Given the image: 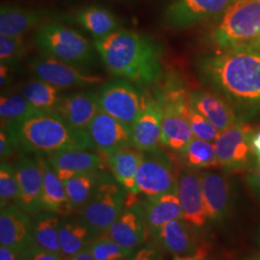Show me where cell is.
<instances>
[{"mask_svg": "<svg viewBox=\"0 0 260 260\" xmlns=\"http://www.w3.org/2000/svg\"><path fill=\"white\" fill-rule=\"evenodd\" d=\"M204 82L223 95L239 117L260 112V47L243 45L198 59Z\"/></svg>", "mask_w": 260, "mask_h": 260, "instance_id": "1", "label": "cell"}, {"mask_svg": "<svg viewBox=\"0 0 260 260\" xmlns=\"http://www.w3.org/2000/svg\"><path fill=\"white\" fill-rule=\"evenodd\" d=\"M94 47L108 72L121 79L147 87L162 77L160 48L138 32L121 28L94 41Z\"/></svg>", "mask_w": 260, "mask_h": 260, "instance_id": "2", "label": "cell"}, {"mask_svg": "<svg viewBox=\"0 0 260 260\" xmlns=\"http://www.w3.org/2000/svg\"><path fill=\"white\" fill-rule=\"evenodd\" d=\"M15 149L47 156L67 149H93L88 131L73 128L56 113L40 112L22 121L1 125Z\"/></svg>", "mask_w": 260, "mask_h": 260, "instance_id": "3", "label": "cell"}, {"mask_svg": "<svg viewBox=\"0 0 260 260\" xmlns=\"http://www.w3.org/2000/svg\"><path fill=\"white\" fill-rule=\"evenodd\" d=\"M34 44L42 54L80 69L93 65V45L78 31L57 22H44L36 28Z\"/></svg>", "mask_w": 260, "mask_h": 260, "instance_id": "4", "label": "cell"}, {"mask_svg": "<svg viewBox=\"0 0 260 260\" xmlns=\"http://www.w3.org/2000/svg\"><path fill=\"white\" fill-rule=\"evenodd\" d=\"M260 34V0H236L221 16L211 33L221 50L249 44Z\"/></svg>", "mask_w": 260, "mask_h": 260, "instance_id": "5", "label": "cell"}, {"mask_svg": "<svg viewBox=\"0 0 260 260\" xmlns=\"http://www.w3.org/2000/svg\"><path fill=\"white\" fill-rule=\"evenodd\" d=\"M157 94L162 104L161 144L181 152L194 138L189 122V93L180 84L171 82Z\"/></svg>", "mask_w": 260, "mask_h": 260, "instance_id": "6", "label": "cell"}, {"mask_svg": "<svg viewBox=\"0 0 260 260\" xmlns=\"http://www.w3.org/2000/svg\"><path fill=\"white\" fill-rule=\"evenodd\" d=\"M126 190L110 175L102 173L98 185L85 205L79 208V218L93 232L106 233L122 212Z\"/></svg>", "mask_w": 260, "mask_h": 260, "instance_id": "7", "label": "cell"}, {"mask_svg": "<svg viewBox=\"0 0 260 260\" xmlns=\"http://www.w3.org/2000/svg\"><path fill=\"white\" fill-rule=\"evenodd\" d=\"M254 132L243 121L220 132L213 144L219 165L224 172L239 173L251 169L255 156L252 148Z\"/></svg>", "mask_w": 260, "mask_h": 260, "instance_id": "8", "label": "cell"}, {"mask_svg": "<svg viewBox=\"0 0 260 260\" xmlns=\"http://www.w3.org/2000/svg\"><path fill=\"white\" fill-rule=\"evenodd\" d=\"M146 96L128 80L110 81L99 92L100 111L132 126L144 108Z\"/></svg>", "mask_w": 260, "mask_h": 260, "instance_id": "9", "label": "cell"}, {"mask_svg": "<svg viewBox=\"0 0 260 260\" xmlns=\"http://www.w3.org/2000/svg\"><path fill=\"white\" fill-rule=\"evenodd\" d=\"M136 184L138 193L147 197L177 193L178 176L167 154L159 149L145 152Z\"/></svg>", "mask_w": 260, "mask_h": 260, "instance_id": "10", "label": "cell"}, {"mask_svg": "<svg viewBox=\"0 0 260 260\" xmlns=\"http://www.w3.org/2000/svg\"><path fill=\"white\" fill-rule=\"evenodd\" d=\"M29 69L35 78L51 84L60 90L89 88L103 81L99 75L88 74L83 69L45 54L34 57L29 64Z\"/></svg>", "mask_w": 260, "mask_h": 260, "instance_id": "11", "label": "cell"}, {"mask_svg": "<svg viewBox=\"0 0 260 260\" xmlns=\"http://www.w3.org/2000/svg\"><path fill=\"white\" fill-rule=\"evenodd\" d=\"M236 0H171L164 12L167 28L181 30L221 17Z\"/></svg>", "mask_w": 260, "mask_h": 260, "instance_id": "12", "label": "cell"}, {"mask_svg": "<svg viewBox=\"0 0 260 260\" xmlns=\"http://www.w3.org/2000/svg\"><path fill=\"white\" fill-rule=\"evenodd\" d=\"M136 195L128 193L124 203L127 207L106 232V235L129 251H134L149 237L141 202L135 200Z\"/></svg>", "mask_w": 260, "mask_h": 260, "instance_id": "13", "label": "cell"}, {"mask_svg": "<svg viewBox=\"0 0 260 260\" xmlns=\"http://www.w3.org/2000/svg\"><path fill=\"white\" fill-rule=\"evenodd\" d=\"M87 131L93 147L106 157L131 147V126L103 111H99Z\"/></svg>", "mask_w": 260, "mask_h": 260, "instance_id": "14", "label": "cell"}, {"mask_svg": "<svg viewBox=\"0 0 260 260\" xmlns=\"http://www.w3.org/2000/svg\"><path fill=\"white\" fill-rule=\"evenodd\" d=\"M162 133V104L158 96L147 95L144 108L131 126L132 147L143 152L158 149Z\"/></svg>", "mask_w": 260, "mask_h": 260, "instance_id": "15", "label": "cell"}, {"mask_svg": "<svg viewBox=\"0 0 260 260\" xmlns=\"http://www.w3.org/2000/svg\"><path fill=\"white\" fill-rule=\"evenodd\" d=\"M20 189L19 205L28 215H35L43 211V167L38 156H23L15 164Z\"/></svg>", "mask_w": 260, "mask_h": 260, "instance_id": "16", "label": "cell"}, {"mask_svg": "<svg viewBox=\"0 0 260 260\" xmlns=\"http://www.w3.org/2000/svg\"><path fill=\"white\" fill-rule=\"evenodd\" d=\"M196 229L185 219H177L164 225L154 239L160 247L175 255L206 254V248L201 244Z\"/></svg>", "mask_w": 260, "mask_h": 260, "instance_id": "17", "label": "cell"}, {"mask_svg": "<svg viewBox=\"0 0 260 260\" xmlns=\"http://www.w3.org/2000/svg\"><path fill=\"white\" fill-rule=\"evenodd\" d=\"M177 196L183 219L197 228L205 225L208 217L205 210L201 173L190 170L178 175Z\"/></svg>", "mask_w": 260, "mask_h": 260, "instance_id": "18", "label": "cell"}, {"mask_svg": "<svg viewBox=\"0 0 260 260\" xmlns=\"http://www.w3.org/2000/svg\"><path fill=\"white\" fill-rule=\"evenodd\" d=\"M0 244L19 252L35 244L31 219L18 205H8L1 209Z\"/></svg>", "mask_w": 260, "mask_h": 260, "instance_id": "19", "label": "cell"}, {"mask_svg": "<svg viewBox=\"0 0 260 260\" xmlns=\"http://www.w3.org/2000/svg\"><path fill=\"white\" fill-rule=\"evenodd\" d=\"M205 210L209 220L220 222L225 219L233 206V189L229 179L219 173H201Z\"/></svg>", "mask_w": 260, "mask_h": 260, "instance_id": "20", "label": "cell"}, {"mask_svg": "<svg viewBox=\"0 0 260 260\" xmlns=\"http://www.w3.org/2000/svg\"><path fill=\"white\" fill-rule=\"evenodd\" d=\"M99 111V92L85 91L63 96L55 113L73 128L87 131Z\"/></svg>", "mask_w": 260, "mask_h": 260, "instance_id": "21", "label": "cell"}, {"mask_svg": "<svg viewBox=\"0 0 260 260\" xmlns=\"http://www.w3.org/2000/svg\"><path fill=\"white\" fill-rule=\"evenodd\" d=\"M189 103L220 131L242 121L233 105L220 94L205 90L194 91L189 93Z\"/></svg>", "mask_w": 260, "mask_h": 260, "instance_id": "22", "label": "cell"}, {"mask_svg": "<svg viewBox=\"0 0 260 260\" xmlns=\"http://www.w3.org/2000/svg\"><path fill=\"white\" fill-rule=\"evenodd\" d=\"M47 160L63 181L79 174L101 172L105 165L103 155L87 149L58 151L48 155Z\"/></svg>", "mask_w": 260, "mask_h": 260, "instance_id": "23", "label": "cell"}, {"mask_svg": "<svg viewBox=\"0 0 260 260\" xmlns=\"http://www.w3.org/2000/svg\"><path fill=\"white\" fill-rule=\"evenodd\" d=\"M141 206L148 228L149 237L153 239L167 223L183 218L180 202L177 193L147 197L141 201Z\"/></svg>", "mask_w": 260, "mask_h": 260, "instance_id": "24", "label": "cell"}, {"mask_svg": "<svg viewBox=\"0 0 260 260\" xmlns=\"http://www.w3.org/2000/svg\"><path fill=\"white\" fill-rule=\"evenodd\" d=\"M47 17L45 10L16 3H2L0 7V35L23 37L31 29L43 24Z\"/></svg>", "mask_w": 260, "mask_h": 260, "instance_id": "25", "label": "cell"}, {"mask_svg": "<svg viewBox=\"0 0 260 260\" xmlns=\"http://www.w3.org/2000/svg\"><path fill=\"white\" fill-rule=\"evenodd\" d=\"M145 152L128 147L107 156L112 176L130 194H139L136 177Z\"/></svg>", "mask_w": 260, "mask_h": 260, "instance_id": "26", "label": "cell"}, {"mask_svg": "<svg viewBox=\"0 0 260 260\" xmlns=\"http://www.w3.org/2000/svg\"><path fill=\"white\" fill-rule=\"evenodd\" d=\"M44 173L43 184V210L50 211L65 217L73 212L74 207L71 204L66 191L63 180L58 177L48 161L39 156Z\"/></svg>", "mask_w": 260, "mask_h": 260, "instance_id": "27", "label": "cell"}, {"mask_svg": "<svg viewBox=\"0 0 260 260\" xmlns=\"http://www.w3.org/2000/svg\"><path fill=\"white\" fill-rule=\"evenodd\" d=\"M61 255L66 259L88 248L99 235L83 221L69 217L61 218L59 224Z\"/></svg>", "mask_w": 260, "mask_h": 260, "instance_id": "28", "label": "cell"}, {"mask_svg": "<svg viewBox=\"0 0 260 260\" xmlns=\"http://www.w3.org/2000/svg\"><path fill=\"white\" fill-rule=\"evenodd\" d=\"M74 19L94 38V41L121 29L115 15L109 10L99 6H87L77 10Z\"/></svg>", "mask_w": 260, "mask_h": 260, "instance_id": "29", "label": "cell"}, {"mask_svg": "<svg viewBox=\"0 0 260 260\" xmlns=\"http://www.w3.org/2000/svg\"><path fill=\"white\" fill-rule=\"evenodd\" d=\"M60 215L44 211L32 216V235L35 244L44 250L61 255L60 247Z\"/></svg>", "mask_w": 260, "mask_h": 260, "instance_id": "30", "label": "cell"}, {"mask_svg": "<svg viewBox=\"0 0 260 260\" xmlns=\"http://www.w3.org/2000/svg\"><path fill=\"white\" fill-rule=\"evenodd\" d=\"M19 93L38 110L46 113H55L63 98L60 89L39 78L22 84Z\"/></svg>", "mask_w": 260, "mask_h": 260, "instance_id": "31", "label": "cell"}, {"mask_svg": "<svg viewBox=\"0 0 260 260\" xmlns=\"http://www.w3.org/2000/svg\"><path fill=\"white\" fill-rule=\"evenodd\" d=\"M183 163L190 170L219 167L213 143L194 137L180 152Z\"/></svg>", "mask_w": 260, "mask_h": 260, "instance_id": "32", "label": "cell"}, {"mask_svg": "<svg viewBox=\"0 0 260 260\" xmlns=\"http://www.w3.org/2000/svg\"><path fill=\"white\" fill-rule=\"evenodd\" d=\"M40 110L27 102L21 93H1L0 98V119L1 125L22 121L31 117Z\"/></svg>", "mask_w": 260, "mask_h": 260, "instance_id": "33", "label": "cell"}, {"mask_svg": "<svg viewBox=\"0 0 260 260\" xmlns=\"http://www.w3.org/2000/svg\"><path fill=\"white\" fill-rule=\"evenodd\" d=\"M101 174L102 172L79 174L63 181L74 209L78 210L88 202L98 185Z\"/></svg>", "mask_w": 260, "mask_h": 260, "instance_id": "34", "label": "cell"}, {"mask_svg": "<svg viewBox=\"0 0 260 260\" xmlns=\"http://www.w3.org/2000/svg\"><path fill=\"white\" fill-rule=\"evenodd\" d=\"M20 198L19 180L15 166L5 161L0 165V202L1 209L8 205H19Z\"/></svg>", "mask_w": 260, "mask_h": 260, "instance_id": "35", "label": "cell"}, {"mask_svg": "<svg viewBox=\"0 0 260 260\" xmlns=\"http://www.w3.org/2000/svg\"><path fill=\"white\" fill-rule=\"evenodd\" d=\"M94 260H124L133 251L122 248L108 235H101L88 246Z\"/></svg>", "mask_w": 260, "mask_h": 260, "instance_id": "36", "label": "cell"}, {"mask_svg": "<svg viewBox=\"0 0 260 260\" xmlns=\"http://www.w3.org/2000/svg\"><path fill=\"white\" fill-rule=\"evenodd\" d=\"M25 54L23 37L0 35V64L13 68Z\"/></svg>", "mask_w": 260, "mask_h": 260, "instance_id": "37", "label": "cell"}, {"mask_svg": "<svg viewBox=\"0 0 260 260\" xmlns=\"http://www.w3.org/2000/svg\"><path fill=\"white\" fill-rule=\"evenodd\" d=\"M189 122L194 137L210 143H214L221 132L202 114L196 111L191 106L189 110Z\"/></svg>", "mask_w": 260, "mask_h": 260, "instance_id": "38", "label": "cell"}, {"mask_svg": "<svg viewBox=\"0 0 260 260\" xmlns=\"http://www.w3.org/2000/svg\"><path fill=\"white\" fill-rule=\"evenodd\" d=\"M19 260H65L62 255L47 251L37 246L32 245L27 249L19 252Z\"/></svg>", "mask_w": 260, "mask_h": 260, "instance_id": "39", "label": "cell"}, {"mask_svg": "<svg viewBox=\"0 0 260 260\" xmlns=\"http://www.w3.org/2000/svg\"><path fill=\"white\" fill-rule=\"evenodd\" d=\"M124 260H161L159 251L150 246L140 248L137 251H133Z\"/></svg>", "mask_w": 260, "mask_h": 260, "instance_id": "40", "label": "cell"}, {"mask_svg": "<svg viewBox=\"0 0 260 260\" xmlns=\"http://www.w3.org/2000/svg\"><path fill=\"white\" fill-rule=\"evenodd\" d=\"M15 149H15L12 141L10 139L8 133L3 127H1V130H0V157H1V161H4L5 159L10 157L13 154Z\"/></svg>", "mask_w": 260, "mask_h": 260, "instance_id": "41", "label": "cell"}, {"mask_svg": "<svg viewBox=\"0 0 260 260\" xmlns=\"http://www.w3.org/2000/svg\"><path fill=\"white\" fill-rule=\"evenodd\" d=\"M248 181L252 190L260 198V157H255L254 165L251 168V174L249 175Z\"/></svg>", "mask_w": 260, "mask_h": 260, "instance_id": "42", "label": "cell"}, {"mask_svg": "<svg viewBox=\"0 0 260 260\" xmlns=\"http://www.w3.org/2000/svg\"><path fill=\"white\" fill-rule=\"evenodd\" d=\"M12 68H10L8 66L2 65L0 64V84H1V88H5L9 85L10 82L12 81Z\"/></svg>", "mask_w": 260, "mask_h": 260, "instance_id": "43", "label": "cell"}, {"mask_svg": "<svg viewBox=\"0 0 260 260\" xmlns=\"http://www.w3.org/2000/svg\"><path fill=\"white\" fill-rule=\"evenodd\" d=\"M0 260H19V251L6 246H1Z\"/></svg>", "mask_w": 260, "mask_h": 260, "instance_id": "44", "label": "cell"}, {"mask_svg": "<svg viewBox=\"0 0 260 260\" xmlns=\"http://www.w3.org/2000/svg\"><path fill=\"white\" fill-rule=\"evenodd\" d=\"M65 260H94L93 255L91 253V251H89L88 248L84 249L83 251H79L78 253H76L75 255L68 257Z\"/></svg>", "mask_w": 260, "mask_h": 260, "instance_id": "45", "label": "cell"}, {"mask_svg": "<svg viewBox=\"0 0 260 260\" xmlns=\"http://www.w3.org/2000/svg\"><path fill=\"white\" fill-rule=\"evenodd\" d=\"M252 148L254 150L255 156L260 157V130L254 132L252 136Z\"/></svg>", "mask_w": 260, "mask_h": 260, "instance_id": "46", "label": "cell"}, {"mask_svg": "<svg viewBox=\"0 0 260 260\" xmlns=\"http://www.w3.org/2000/svg\"><path fill=\"white\" fill-rule=\"evenodd\" d=\"M205 254L202 253H198L195 255H186V256H179V255H176L175 259L174 260H205Z\"/></svg>", "mask_w": 260, "mask_h": 260, "instance_id": "47", "label": "cell"}, {"mask_svg": "<svg viewBox=\"0 0 260 260\" xmlns=\"http://www.w3.org/2000/svg\"><path fill=\"white\" fill-rule=\"evenodd\" d=\"M247 45H250V46H252V47H260V34L258 36L254 38L252 41H251L249 44H247Z\"/></svg>", "mask_w": 260, "mask_h": 260, "instance_id": "48", "label": "cell"}, {"mask_svg": "<svg viewBox=\"0 0 260 260\" xmlns=\"http://www.w3.org/2000/svg\"><path fill=\"white\" fill-rule=\"evenodd\" d=\"M253 260H260V257H258V258H254Z\"/></svg>", "mask_w": 260, "mask_h": 260, "instance_id": "49", "label": "cell"}, {"mask_svg": "<svg viewBox=\"0 0 260 260\" xmlns=\"http://www.w3.org/2000/svg\"><path fill=\"white\" fill-rule=\"evenodd\" d=\"M259 244H260V233H259Z\"/></svg>", "mask_w": 260, "mask_h": 260, "instance_id": "50", "label": "cell"}, {"mask_svg": "<svg viewBox=\"0 0 260 260\" xmlns=\"http://www.w3.org/2000/svg\"><path fill=\"white\" fill-rule=\"evenodd\" d=\"M251 260H253V259H251Z\"/></svg>", "mask_w": 260, "mask_h": 260, "instance_id": "51", "label": "cell"}]
</instances>
